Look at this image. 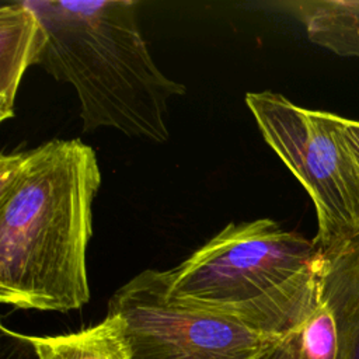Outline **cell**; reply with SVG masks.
Returning <instances> with one entry per match:
<instances>
[{
  "mask_svg": "<svg viewBox=\"0 0 359 359\" xmlns=\"http://www.w3.org/2000/svg\"><path fill=\"white\" fill-rule=\"evenodd\" d=\"M31 1L46 31L39 66L74 87L83 130L114 128L167 142L168 100L185 86L154 63L139 29V1Z\"/></svg>",
  "mask_w": 359,
  "mask_h": 359,
  "instance_id": "2",
  "label": "cell"
},
{
  "mask_svg": "<svg viewBox=\"0 0 359 359\" xmlns=\"http://www.w3.org/2000/svg\"><path fill=\"white\" fill-rule=\"evenodd\" d=\"M133 359H264L279 337L174 300L167 271L144 269L109 299Z\"/></svg>",
  "mask_w": 359,
  "mask_h": 359,
  "instance_id": "5",
  "label": "cell"
},
{
  "mask_svg": "<svg viewBox=\"0 0 359 359\" xmlns=\"http://www.w3.org/2000/svg\"><path fill=\"white\" fill-rule=\"evenodd\" d=\"M101 187L80 139H52L0 156V302L24 310H79L90 300L87 247Z\"/></svg>",
  "mask_w": 359,
  "mask_h": 359,
  "instance_id": "1",
  "label": "cell"
},
{
  "mask_svg": "<svg viewBox=\"0 0 359 359\" xmlns=\"http://www.w3.org/2000/svg\"><path fill=\"white\" fill-rule=\"evenodd\" d=\"M327 118L334 135L353 161L359 174V121L342 118L331 112H327Z\"/></svg>",
  "mask_w": 359,
  "mask_h": 359,
  "instance_id": "11",
  "label": "cell"
},
{
  "mask_svg": "<svg viewBox=\"0 0 359 359\" xmlns=\"http://www.w3.org/2000/svg\"><path fill=\"white\" fill-rule=\"evenodd\" d=\"M264 359H338L334 321L327 309H318L297 328L280 335Z\"/></svg>",
  "mask_w": 359,
  "mask_h": 359,
  "instance_id": "10",
  "label": "cell"
},
{
  "mask_svg": "<svg viewBox=\"0 0 359 359\" xmlns=\"http://www.w3.org/2000/svg\"><path fill=\"white\" fill-rule=\"evenodd\" d=\"M266 144L310 195L317 215L314 243L327 250L359 233V174L334 135L325 111L293 104L282 94H245Z\"/></svg>",
  "mask_w": 359,
  "mask_h": 359,
  "instance_id": "4",
  "label": "cell"
},
{
  "mask_svg": "<svg viewBox=\"0 0 359 359\" xmlns=\"http://www.w3.org/2000/svg\"><path fill=\"white\" fill-rule=\"evenodd\" d=\"M320 248L272 219L229 223L172 269L174 300L280 337L320 306Z\"/></svg>",
  "mask_w": 359,
  "mask_h": 359,
  "instance_id": "3",
  "label": "cell"
},
{
  "mask_svg": "<svg viewBox=\"0 0 359 359\" xmlns=\"http://www.w3.org/2000/svg\"><path fill=\"white\" fill-rule=\"evenodd\" d=\"M320 252L318 296L334 321L338 359H359V233Z\"/></svg>",
  "mask_w": 359,
  "mask_h": 359,
  "instance_id": "6",
  "label": "cell"
},
{
  "mask_svg": "<svg viewBox=\"0 0 359 359\" xmlns=\"http://www.w3.org/2000/svg\"><path fill=\"white\" fill-rule=\"evenodd\" d=\"M14 335L31 345L36 359H133L123 321L109 313L101 323L70 334Z\"/></svg>",
  "mask_w": 359,
  "mask_h": 359,
  "instance_id": "8",
  "label": "cell"
},
{
  "mask_svg": "<svg viewBox=\"0 0 359 359\" xmlns=\"http://www.w3.org/2000/svg\"><path fill=\"white\" fill-rule=\"evenodd\" d=\"M285 6L313 43L339 56L359 57V0H302Z\"/></svg>",
  "mask_w": 359,
  "mask_h": 359,
  "instance_id": "9",
  "label": "cell"
},
{
  "mask_svg": "<svg viewBox=\"0 0 359 359\" xmlns=\"http://www.w3.org/2000/svg\"><path fill=\"white\" fill-rule=\"evenodd\" d=\"M46 31L32 1L0 8V122L14 116V101L25 70L39 65Z\"/></svg>",
  "mask_w": 359,
  "mask_h": 359,
  "instance_id": "7",
  "label": "cell"
}]
</instances>
